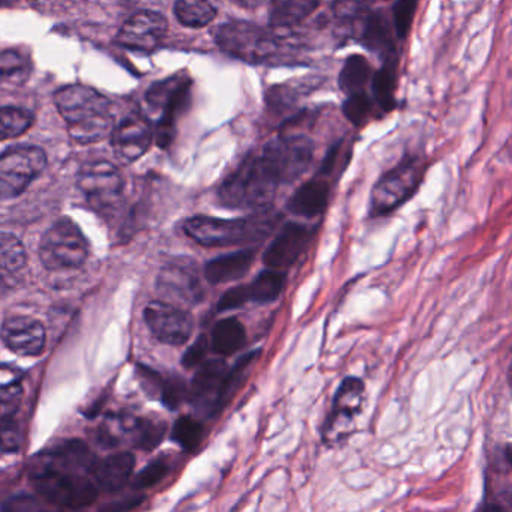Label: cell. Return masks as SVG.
<instances>
[{"label": "cell", "mask_w": 512, "mask_h": 512, "mask_svg": "<svg viewBox=\"0 0 512 512\" xmlns=\"http://www.w3.org/2000/svg\"><path fill=\"white\" fill-rule=\"evenodd\" d=\"M397 61H385L383 67L374 74L371 79V89H373V98L377 106L383 112H391L395 107V91H397Z\"/></svg>", "instance_id": "cell-28"}, {"label": "cell", "mask_w": 512, "mask_h": 512, "mask_svg": "<svg viewBox=\"0 0 512 512\" xmlns=\"http://www.w3.org/2000/svg\"><path fill=\"white\" fill-rule=\"evenodd\" d=\"M145 322L149 331L161 343L182 346L194 331L191 313L166 301H152L145 308Z\"/></svg>", "instance_id": "cell-12"}, {"label": "cell", "mask_w": 512, "mask_h": 512, "mask_svg": "<svg viewBox=\"0 0 512 512\" xmlns=\"http://www.w3.org/2000/svg\"><path fill=\"white\" fill-rule=\"evenodd\" d=\"M365 385L358 377H346L332 400V410L323 425V440L334 443L361 412Z\"/></svg>", "instance_id": "cell-14"}, {"label": "cell", "mask_w": 512, "mask_h": 512, "mask_svg": "<svg viewBox=\"0 0 512 512\" xmlns=\"http://www.w3.org/2000/svg\"><path fill=\"white\" fill-rule=\"evenodd\" d=\"M26 59L16 50L0 53V79L23 80L26 77Z\"/></svg>", "instance_id": "cell-36"}, {"label": "cell", "mask_w": 512, "mask_h": 512, "mask_svg": "<svg viewBox=\"0 0 512 512\" xmlns=\"http://www.w3.org/2000/svg\"><path fill=\"white\" fill-rule=\"evenodd\" d=\"M313 236L314 229L307 224L293 223V221L284 224L283 229L272 239L263 253V263L268 268L278 269V271L290 268L307 251Z\"/></svg>", "instance_id": "cell-17"}, {"label": "cell", "mask_w": 512, "mask_h": 512, "mask_svg": "<svg viewBox=\"0 0 512 512\" xmlns=\"http://www.w3.org/2000/svg\"><path fill=\"white\" fill-rule=\"evenodd\" d=\"M229 2L245 8V10H254V8H259L260 5L265 4L266 0H229Z\"/></svg>", "instance_id": "cell-42"}, {"label": "cell", "mask_w": 512, "mask_h": 512, "mask_svg": "<svg viewBox=\"0 0 512 512\" xmlns=\"http://www.w3.org/2000/svg\"><path fill=\"white\" fill-rule=\"evenodd\" d=\"M209 349H211V346H209L208 337L203 334L199 335L197 340L194 341V344H191L187 352H185L184 358H182V365H184L187 370H193V368L199 367L200 364L205 362Z\"/></svg>", "instance_id": "cell-40"}, {"label": "cell", "mask_w": 512, "mask_h": 512, "mask_svg": "<svg viewBox=\"0 0 512 512\" xmlns=\"http://www.w3.org/2000/svg\"><path fill=\"white\" fill-rule=\"evenodd\" d=\"M34 115L20 107H0V142L16 139L34 125Z\"/></svg>", "instance_id": "cell-30"}, {"label": "cell", "mask_w": 512, "mask_h": 512, "mask_svg": "<svg viewBox=\"0 0 512 512\" xmlns=\"http://www.w3.org/2000/svg\"><path fill=\"white\" fill-rule=\"evenodd\" d=\"M280 221L281 215L278 212L265 208L248 217L233 220L197 215L185 221L184 230L202 247H245L265 241L277 229Z\"/></svg>", "instance_id": "cell-4"}, {"label": "cell", "mask_w": 512, "mask_h": 512, "mask_svg": "<svg viewBox=\"0 0 512 512\" xmlns=\"http://www.w3.org/2000/svg\"><path fill=\"white\" fill-rule=\"evenodd\" d=\"M320 0H271L269 26L290 29L298 26L319 7Z\"/></svg>", "instance_id": "cell-26"}, {"label": "cell", "mask_w": 512, "mask_h": 512, "mask_svg": "<svg viewBox=\"0 0 512 512\" xmlns=\"http://www.w3.org/2000/svg\"><path fill=\"white\" fill-rule=\"evenodd\" d=\"M22 394V386L16 377L2 376L0 379V403H13Z\"/></svg>", "instance_id": "cell-41"}, {"label": "cell", "mask_w": 512, "mask_h": 512, "mask_svg": "<svg viewBox=\"0 0 512 512\" xmlns=\"http://www.w3.org/2000/svg\"><path fill=\"white\" fill-rule=\"evenodd\" d=\"M23 442V431L13 415L0 416V449L16 452Z\"/></svg>", "instance_id": "cell-35"}, {"label": "cell", "mask_w": 512, "mask_h": 512, "mask_svg": "<svg viewBox=\"0 0 512 512\" xmlns=\"http://www.w3.org/2000/svg\"><path fill=\"white\" fill-rule=\"evenodd\" d=\"M362 44L371 52L379 55L383 61H392L395 53L394 38H392V22L385 11L376 10L365 19L361 35Z\"/></svg>", "instance_id": "cell-23"}, {"label": "cell", "mask_w": 512, "mask_h": 512, "mask_svg": "<svg viewBox=\"0 0 512 512\" xmlns=\"http://www.w3.org/2000/svg\"><path fill=\"white\" fill-rule=\"evenodd\" d=\"M169 470V461H167L166 458H158V460L152 461L148 467H145V469L137 475L136 481H134V487H152V485L158 484V482L169 473Z\"/></svg>", "instance_id": "cell-38"}, {"label": "cell", "mask_w": 512, "mask_h": 512, "mask_svg": "<svg viewBox=\"0 0 512 512\" xmlns=\"http://www.w3.org/2000/svg\"><path fill=\"white\" fill-rule=\"evenodd\" d=\"M2 338L8 349L20 356H38L46 347L43 323L28 316H13L2 326Z\"/></svg>", "instance_id": "cell-19"}, {"label": "cell", "mask_w": 512, "mask_h": 512, "mask_svg": "<svg viewBox=\"0 0 512 512\" xmlns=\"http://www.w3.org/2000/svg\"><path fill=\"white\" fill-rule=\"evenodd\" d=\"M88 254V242L82 230L68 218L56 221L41 239V262L49 271L80 268Z\"/></svg>", "instance_id": "cell-7"}, {"label": "cell", "mask_w": 512, "mask_h": 512, "mask_svg": "<svg viewBox=\"0 0 512 512\" xmlns=\"http://www.w3.org/2000/svg\"><path fill=\"white\" fill-rule=\"evenodd\" d=\"M136 458L130 452L110 455L98 461L94 469L95 485L104 491H118L127 484L133 473Z\"/></svg>", "instance_id": "cell-24"}, {"label": "cell", "mask_w": 512, "mask_h": 512, "mask_svg": "<svg viewBox=\"0 0 512 512\" xmlns=\"http://www.w3.org/2000/svg\"><path fill=\"white\" fill-rule=\"evenodd\" d=\"M373 103L367 92L361 94H353L347 97L346 103L343 104V113L352 124L362 125L370 118Z\"/></svg>", "instance_id": "cell-34"}, {"label": "cell", "mask_w": 512, "mask_h": 512, "mask_svg": "<svg viewBox=\"0 0 512 512\" xmlns=\"http://www.w3.org/2000/svg\"><path fill=\"white\" fill-rule=\"evenodd\" d=\"M130 433L133 434V443L137 448L152 451L163 440L166 424L155 419H134Z\"/></svg>", "instance_id": "cell-31"}, {"label": "cell", "mask_w": 512, "mask_h": 512, "mask_svg": "<svg viewBox=\"0 0 512 512\" xmlns=\"http://www.w3.org/2000/svg\"><path fill=\"white\" fill-rule=\"evenodd\" d=\"M112 146L119 163L131 164L142 158L151 148V124L140 113H131L118 127L113 128Z\"/></svg>", "instance_id": "cell-18"}, {"label": "cell", "mask_w": 512, "mask_h": 512, "mask_svg": "<svg viewBox=\"0 0 512 512\" xmlns=\"http://www.w3.org/2000/svg\"><path fill=\"white\" fill-rule=\"evenodd\" d=\"M190 89L191 82L187 76H175L166 82L155 85L151 94L148 95L149 103L163 109V118L158 127V140L163 148L167 143L172 142L176 118L188 103Z\"/></svg>", "instance_id": "cell-15"}, {"label": "cell", "mask_w": 512, "mask_h": 512, "mask_svg": "<svg viewBox=\"0 0 512 512\" xmlns=\"http://www.w3.org/2000/svg\"><path fill=\"white\" fill-rule=\"evenodd\" d=\"M256 256V248H245V250L215 257V259L206 263L203 275L212 286L233 283V281L241 280L242 277L248 274L251 266L254 265Z\"/></svg>", "instance_id": "cell-21"}, {"label": "cell", "mask_w": 512, "mask_h": 512, "mask_svg": "<svg viewBox=\"0 0 512 512\" xmlns=\"http://www.w3.org/2000/svg\"><path fill=\"white\" fill-rule=\"evenodd\" d=\"M425 164L419 158H406L382 176L370 197V217L392 214L418 191L424 178Z\"/></svg>", "instance_id": "cell-6"}, {"label": "cell", "mask_w": 512, "mask_h": 512, "mask_svg": "<svg viewBox=\"0 0 512 512\" xmlns=\"http://www.w3.org/2000/svg\"><path fill=\"white\" fill-rule=\"evenodd\" d=\"M215 43L221 52L247 64H275L289 56V47L281 37L254 23H224L215 31Z\"/></svg>", "instance_id": "cell-5"}, {"label": "cell", "mask_w": 512, "mask_h": 512, "mask_svg": "<svg viewBox=\"0 0 512 512\" xmlns=\"http://www.w3.org/2000/svg\"><path fill=\"white\" fill-rule=\"evenodd\" d=\"M203 434L205 430L199 419L193 416H182L173 425L172 439L185 451L193 452L202 443Z\"/></svg>", "instance_id": "cell-32"}, {"label": "cell", "mask_w": 512, "mask_h": 512, "mask_svg": "<svg viewBox=\"0 0 512 512\" xmlns=\"http://www.w3.org/2000/svg\"><path fill=\"white\" fill-rule=\"evenodd\" d=\"M175 16L187 28H205L217 16V10L208 0H178Z\"/></svg>", "instance_id": "cell-29"}, {"label": "cell", "mask_w": 512, "mask_h": 512, "mask_svg": "<svg viewBox=\"0 0 512 512\" xmlns=\"http://www.w3.org/2000/svg\"><path fill=\"white\" fill-rule=\"evenodd\" d=\"M419 0H397L394 5V31L398 40H404L412 29Z\"/></svg>", "instance_id": "cell-33"}, {"label": "cell", "mask_w": 512, "mask_h": 512, "mask_svg": "<svg viewBox=\"0 0 512 512\" xmlns=\"http://www.w3.org/2000/svg\"><path fill=\"white\" fill-rule=\"evenodd\" d=\"M166 17L154 11H140L127 20L118 34V43L131 52L152 53L167 34Z\"/></svg>", "instance_id": "cell-16"}, {"label": "cell", "mask_w": 512, "mask_h": 512, "mask_svg": "<svg viewBox=\"0 0 512 512\" xmlns=\"http://www.w3.org/2000/svg\"><path fill=\"white\" fill-rule=\"evenodd\" d=\"M157 290L166 302L193 307L205 299L199 266L190 257H176L161 268Z\"/></svg>", "instance_id": "cell-10"}, {"label": "cell", "mask_w": 512, "mask_h": 512, "mask_svg": "<svg viewBox=\"0 0 512 512\" xmlns=\"http://www.w3.org/2000/svg\"><path fill=\"white\" fill-rule=\"evenodd\" d=\"M376 0H332V10L340 20H355L368 13Z\"/></svg>", "instance_id": "cell-37"}, {"label": "cell", "mask_w": 512, "mask_h": 512, "mask_svg": "<svg viewBox=\"0 0 512 512\" xmlns=\"http://www.w3.org/2000/svg\"><path fill=\"white\" fill-rule=\"evenodd\" d=\"M286 272L269 268L260 272L250 284L230 287L217 304L220 313L236 310L247 304H271L277 301L286 286Z\"/></svg>", "instance_id": "cell-13"}, {"label": "cell", "mask_w": 512, "mask_h": 512, "mask_svg": "<svg viewBox=\"0 0 512 512\" xmlns=\"http://www.w3.org/2000/svg\"><path fill=\"white\" fill-rule=\"evenodd\" d=\"M245 344H247V329L236 317L218 320L212 328L209 346L215 355L227 358L244 349Z\"/></svg>", "instance_id": "cell-25"}, {"label": "cell", "mask_w": 512, "mask_h": 512, "mask_svg": "<svg viewBox=\"0 0 512 512\" xmlns=\"http://www.w3.org/2000/svg\"><path fill=\"white\" fill-rule=\"evenodd\" d=\"M371 80V67L367 59L361 55H352L346 59L341 68L338 85L341 91L349 97L353 94L365 92V86Z\"/></svg>", "instance_id": "cell-27"}, {"label": "cell", "mask_w": 512, "mask_h": 512, "mask_svg": "<svg viewBox=\"0 0 512 512\" xmlns=\"http://www.w3.org/2000/svg\"><path fill=\"white\" fill-rule=\"evenodd\" d=\"M77 185L89 205L101 212L115 209L124 193V178L118 167L104 160L85 164Z\"/></svg>", "instance_id": "cell-11"}, {"label": "cell", "mask_w": 512, "mask_h": 512, "mask_svg": "<svg viewBox=\"0 0 512 512\" xmlns=\"http://www.w3.org/2000/svg\"><path fill=\"white\" fill-rule=\"evenodd\" d=\"M59 115L67 122L71 139L79 145L101 142L115 128L110 101L89 86L73 85L55 94Z\"/></svg>", "instance_id": "cell-3"}, {"label": "cell", "mask_w": 512, "mask_h": 512, "mask_svg": "<svg viewBox=\"0 0 512 512\" xmlns=\"http://www.w3.org/2000/svg\"><path fill=\"white\" fill-rule=\"evenodd\" d=\"M47 155L38 146H17L0 155V200L16 199L44 172Z\"/></svg>", "instance_id": "cell-9"}, {"label": "cell", "mask_w": 512, "mask_h": 512, "mask_svg": "<svg viewBox=\"0 0 512 512\" xmlns=\"http://www.w3.org/2000/svg\"><path fill=\"white\" fill-rule=\"evenodd\" d=\"M331 199V184L322 175L314 176L298 188L287 202V211L296 217L316 218L326 211Z\"/></svg>", "instance_id": "cell-20"}, {"label": "cell", "mask_w": 512, "mask_h": 512, "mask_svg": "<svg viewBox=\"0 0 512 512\" xmlns=\"http://www.w3.org/2000/svg\"><path fill=\"white\" fill-rule=\"evenodd\" d=\"M28 265L25 247L10 233L0 232V292L13 289Z\"/></svg>", "instance_id": "cell-22"}, {"label": "cell", "mask_w": 512, "mask_h": 512, "mask_svg": "<svg viewBox=\"0 0 512 512\" xmlns=\"http://www.w3.org/2000/svg\"><path fill=\"white\" fill-rule=\"evenodd\" d=\"M188 388L182 379L179 377H173V379L166 380L161 389V398H163L164 404L169 409H176L179 404L187 398Z\"/></svg>", "instance_id": "cell-39"}, {"label": "cell", "mask_w": 512, "mask_h": 512, "mask_svg": "<svg viewBox=\"0 0 512 512\" xmlns=\"http://www.w3.org/2000/svg\"><path fill=\"white\" fill-rule=\"evenodd\" d=\"M97 463L82 442H67L37 457L31 481L41 496L59 508H85L97 499V485L91 479Z\"/></svg>", "instance_id": "cell-2"}, {"label": "cell", "mask_w": 512, "mask_h": 512, "mask_svg": "<svg viewBox=\"0 0 512 512\" xmlns=\"http://www.w3.org/2000/svg\"><path fill=\"white\" fill-rule=\"evenodd\" d=\"M233 395L229 365L218 358L199 365L188 388L187 400L203 416H215L223 412Z\"/></svg>", "instance_id": "cell-8"}, {"label": "cell", "mask_w": 512, "mask_h": 512, "mask_svg": "<svg viewBox=\"0 0 512 512\" xmlns=\"http://www.w3.org/2000/svg\"><path fill=\"white\" fill-rule=\"evenodd\" d=\"M313 157L314 143L307 134L283 131L236 167L221 184L218 200L227 209L269 208L281 185L301 178Z\"/></svg>", "instance_id": "cell-1"}]
</instances>
